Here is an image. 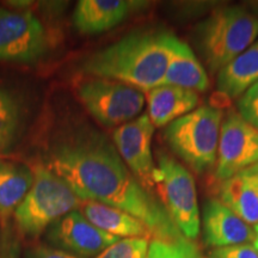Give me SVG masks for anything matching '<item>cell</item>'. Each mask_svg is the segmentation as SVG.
Masks as SVG:
<instances>
[{
  "instance_id": "cell-1",
  "label": "cell",
  "mask_w": 258,
  "mask_h": 258,
  "mask_svg": "<svg viewBox=\"0 0 258 258\" xmlns=\"http://www.w3.org/2000/svg\"><path fill=\"white\" fill-rule=\"evenodd\" d=\"M46 167L83 202L103 203L143 221L153 239L184 238L159 200L140 184L114 145L101 133L83 129L61 138L48 150Z\"/></svg>"
},
{
  "instance_id": "cell-2",
  "label": "cell",
  "mask_w": 258,
  "mask_h": 258,
  "mask_svg": "<svg viewBox=\"0 0 258 258\" xmlns=\"http://www.w3.org/2000/svg\"><path fill=\"white\" fill-rule=\"evenodd\" d=\"M173 37L164 31L132 32L90 55L82 71L92 78L114 80L146 92L163 83Z\"/></svg>"
},
{
  "instance_id": "cell-3",
  "label": "cell",
  "mask_w": 258,
  "mask_h": 258,
  "mask_svg": "<svg viewBox=\"0 0 258 258\" xmlns=\"http://www.w3.org/2000/svg\"><path fill=\"white\" fill-rule=\"evenodd\" d=\"M258 38V17L243 8L215 10L196 29V42L206 66L219 73Z\"/></svg>"
},
{
  "instance_id": "cell-4",
  "label": "cell",
  "mask_w": 258,
  "mask_h": 258,
  "mask_svg": "<svg viewBox=\"0 0 258 258\" xmlns=\"http://www.w3.org/2000/svg\"><path fill=\"white\" fill-rule=\"evenodd\" d=\"M222 111L202 105L164 129V139L173 153L201 175L214 169L220 141Z\"/></svg>"
},
{
  "instance_id": "cell-5",
  "label": "cell",
  "mask_w": 258,
  "mask_h": 258,
  "mask_svg": "<svg viewBox=\"0 0 258 258\" xmlns=\"http://www.w3.org/2000/svg\"><path fill=\"white\" fill-rule=\"evenodd\" d=\"M34 176V184L14 214L19 233L28 239H36L53 222L76 211L83 202L46 166H37Z\"/></svg>"
},
{
  "instance_id": "cell-6",
  "label": "cell",
  "mask_w": 258,
  "mask_h": 258,
  "mask_svg": "<svg viewBox=\"0 0 258 258\" xmlns=\"http://www.w3.org/2000/svg\"><path fill=\"white\" fill-rule=\"evenodd\" d=\"M154 183L159 202L177 230L185 239H198L201 222L198 191L191 172L176 158L159 151Z\"/></svg>"
},
{
  "instance_id": "cell-7",
  "label": "cell",
  "mask_w": 258,
  "mask_h": 258,
  "mask_svg": "<svg viewBox=\"0 0 258 258\" xmlns=\"http://www.w3.org/2000/svg\"><path fill=\"white\" fill-rule=\"evenodd\" d=\"M83 105L103 127H121L140 116L146 97L140 90L114 80L91 78L78 89Z\"/></svg>"
},
{
  "instance_id": "cell-8",
  "label": "cell",
  "mask_w": 258,
  "mask_h": 258,
  "mask_svg": "<svg viewBox=\"0 0 258 258\" xmlns=\"http://www.w3.org/2000/svg\"><path fill=\"white\" fill-rule=\"evenodd\" d=\"M256 164L258 131L238 112H230L222 120L214 179L221 184Z\"/></svg>"
},
{
  "instance_id": "cell-9",
  "label": "cell",
  "mask_w": 258,
  "mask_h": 258,
  "mask_svg": "<svg viewBox=\"0 0 258 258\" xmlns=\"http://www.w3.org/2000/svg\"><path fill=\"white\" fill-rule=\"evenodd\" d=\"M47 35L31 12L0 9V61L31 63L46 54Z\"/></svg>"
},
{
  "instance_id": "cell-10",
  "label": "cell",
  "mask_w": 258,
  "mask_h": 258,
  "mask_svg": "<svg viewBox=\"0 0 258 258\" xmlns=\"http://www.w3.org/2000/svg\"><path fill=\"white\" fill-rule=\"evenodd\" d=\"M156 127L147 114L140 115L133 121L116 128L112 141L122 160L140 184L152 194L156 189L152 156V138Z\"/></svg>"
},
{
  "instance_id": "cell-11",
  "label": "cell",
  "mask_w": 258,
  "mask_h": 258,
  "mask_svg": "<svg viewBox=\"0 0 258 258\" xmlns=\"http://www.w3.org/2000/svg\"><path fill=\"white\" fill-rule=\"evenodd\" d=\"M46 238L53 247L79 258L98 256L120 238L105 233L92 225L82 213L73 211L53 222L46 231Z\"/></svg>"
},
{
  "instance_id": "cell-12",
  "label": "cell",
  "mask_w": 258,
  "mask_h": 258,
  "mask_svg": "<svg viewBox=\"0 0 258 258\" xmlns=\"http://www.w3.org/2000/svg\"><path fill=\"white\" fill-rule=\"evenodd\" d=\"M202 228L205 244L214 249L249 244L254 238L253 227L217 199L203 206Z\"/></svg>"
},
{
  "instance_id": "cell-13",
  "label": "cell",
  "mask_w": 258,
  "mask_h": 258,
  "mask_svg": "<svg viewBox=\"0 0 258 258\" xmlns=\"http://www.w3.org/2000/svg\"><path fill=\"white\" fill-rule=\"evenodd\" d=\"M143 3L127 0H80L73 14V24L84 35H98L115 28Z\"/></svg>"
},
{
  "instance_id": "cell-14",
  "label": "cell",
  "mask_w": 258,
  "mask_h": 258,
  "mask_svg": "<svg viewBox=\"0 0 258 258\" xmlns=\"http://www.w3.org/2000/svg\"><path fill=\"white\" fill-rule=\"evenodd\" d=\"M147 116L156 128L167 127L199 108L198 92L171 85H159L145 93Z\"/></svg>"
},
{
  "instance_id": "cell-15",
  "label": "cell",
  "mask_w": 258,
  "mask_h": 258,
  "mask_svg": "<svg viewBox=\"0 0 258 258\" xmlns=\"http://www.w3.org/2000/svg\"><path fill=\"white\" fill-rule=\"evenodd\" d=\"M220 201L251 227L258 225V164L221 183Z\"/></svg>"
},
{
  "instance_id": "cell-16",
  "label": "cell",
  "mask_w": 258,
  "mask_h": 258,
  "mask_svg": "<svg viewBox=\"0 0 258 258\" xmlns=\"http://www.w3.org/2000/svg\"><path fill=\"white\" fill-rule=\"evenodd\" d=\"M161 85L177 86L195 92L206 91L209 86L207 71L189 44L180 41L176 35L173 37L170 60Z\"/></svg>"
},
{
  "instance_id": "cell-17",
  "label": "cell",
  "mask_w": 258,
  "mask_h": 258,
  "mask_svg": "<svg viewBox=\"0 0 258 258\" xmlns=\"http://www.w3.org/2000/svg\"><path fill=\"white\" fill-rule=\"evenodd\" d=\"M80 213L97 228L117 238H146L153 237L147 226L139 219L121 209L95 201H84Z\"/></svg>"
},
{
  "instance_id": "cell-18",
  "label": "cell",
  "mask_w": 258,
  "mask_h": 258,
  "mask_svg": "<svg viewBox=\"0 0 258 258\" xmlns=\"http://www.w3.org/2000/svg\"><path fill=\"white\" fill-rule=\"evenodd\" d=\"M34 171L23 164L3 163L0 166V227L6 232L9 221L34 184Z\"/></svg>"
},
{
  "instance_id": "cell-19",
  "label": "cell",
  "mask_w": 258,
  "mask_h": 258,
  "mask_svg": "<svg viewBox=\"0 0 258 258\" xmlns=\"http://www.w3.org/2000/svg\"><path fill=\"white\" fill-rule=\"evenodd\" d=\"M258 82V38L218 73V91L238 98Z\"/></svg>"
},
{
  "instance_id": "cell-20",
  "label": "cell",
  "mask_w": 258,
  "mask_h": 258,
  "mask_svg": "<svg viewBox=\"0 0 258 258\" xmlns=\"http://www.w3.org/2000/svg\"><path fill=\"white\" fill-rule=\"evenodd\" d=\"M22 120L23 111L18 99L11 92L0 89V153L10 150L17 140Z\"/></svg>"
},
{
  "instance_id": "cell-21",
  "label": "cell",
  "mask_w": 258,
  "mask_h": 258,
  "mask_svg": "<svg viewBox=\"0 0 258 258\" xmlns=\"http://www.w3.org/2000/svg\"><path fill=\"white\" fill-rule=\"evenodd\" d=\"M145 258H202L195 244L185 239L150 241L147 254Z\"/></svg>"
},
{
  "instance_id": "cell-22",
  "label": "cell",
  "mask_w": 258,
  "mask_h": 258,
  "mask_svg": "<svg viewBox=\"0 0 258 258\" xmlns=\"http://www.w3.org/2000/svg\"><path fill=\"white\" fill-rule=\"evenodd\" d=\"M150 239L146 238H124L96 256V258H145L147 254Z\"/></svg>"
},
{
  "instance_id": "cell-23",
  "label": "cell",
  "mask_w": 258,
  "mask_h": 258,
  "mask_svg": "<svg viewBox=\"0 0 258 258\" xmlns=\"http://www.w3.org/2000/svg\"><path fill=\"white\" fill-rule=\"evenodd\" d=\"M238 114L254 128L258 127V82L240 96Z\"/></svg>"
},
{
  "instance_id": "cell-24",
  "label": "cell",
  "mask_w": 258,
  "mask_h": 258,
  "mask_svg": "<svg viewBox=\"0 0 258 258\" xmlns=\"http://www.w3.org/2000/svg\"><path fill=\"white\" fill-rule=\"evenodd\" d=\"M208 258H258V251L250 244L234 245L213 249L208 252Z\"/></svg>"
},
{
  "instance_id": "cell-25",
  "label": "cell",
  "mask_w": 258,
  "mask_h": 258,
  "mask_svg": "<svg viewBox=\"0 0 258 258\" xmlns=\"http://www.w3.org/2000/svg\"><path fill=\"white\" fill-rule=\"evenodd\" d=\"M25 258H79L72 253L66 252L48 245H36L27 250Z\"/></svg>"
},
{
  "instance_id": "cell-26",
  "label": "cell",
  "mask_w": 258,
  "mask_h": 258,
  "mask_svg": "<svg viewBox=\"0 0 258 258\" xmlns=\"http://www.w3.org/2000/svg\"><path fill=\"white\" fill-rule=\"evenodd\" d=\"M0 258H17L16 243L11 241L8 233L4 234V241H3L2 250H0Z\"/></svg>"
},
{
  "instance_id": "cell-27",
  "label": "cell",
  "mask_w": 258,
  "mask_h": 258,
  "mask_svg": "<svg viewBox=\"0 0 258 258\" xmlns=\"http://www.w3.org/2000/svg\"><path fill=\"white\" fill-rule=\"evenodd\" d=\"M253 231H254V238L252 241V246L258 251V225L254 226Z\"/></svg>"
},
{
  "instance_id": "cell-28",
  "label": "cell",
  "mask_w": 258,
  "mask_h": 258,
  "mask_svg": "<svg viewBox=\"0 0 258 258\" xmlns=\"http://www.w3.org/2000/svg\"><path fill=\"white\" fill-rule=\"evenodd\" d=\"M2 164H3V163H2V161H0V166H2Z\"/></svg>"
},
{
  "instance_id": "cell-29",
  "label": "cell",
  "mask_w": 258,
  "mask_h": 258,
  "mask_svg": "<svg viewBox=\"0 0 258 258\" xmlns=\"http://www.w3.org/2000/svg\"><path fill=\"white\" fill-rule=\"evenodd\" d=\"M256 129H257V131H258V127H256Z\"/></svg>"
}]
</instances>
